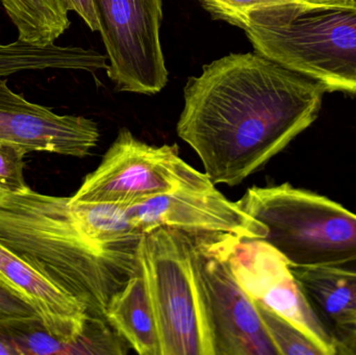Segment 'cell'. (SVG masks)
I'll return each mask as SVG.
<instances>
[{
  "label": "cell",
  "mask_w": 356,
  "mask_h": 355,
  "mask_svg": "<svg viewBox=\"0 0 356 355\" xmlns=\"http://www.w3.org/2000/svg\"><path fill=\"white\" fill-rule=\"evenodd\" d=\"M292 271L332 335L355 324V274L334 267L292 268Z\"/></svg>",
  "instance_id": "5bb4252c"
},
{
  "label": "cell",
  "mask_w": 356,
  "mask_h": 355,
  "mask_svg": "<svg viewBox=\"0 0 356 355\" xmlns=\"http://www.w3.org/2000/svg\"><path fill=\"white\" fill-rule=\"evenodd\" d=\"M27 154L21 146L0 142V189L8 193L29 189L24 179V156Z\"/></svg>",
  "instance_id": "44dd1931"
},
{
  "label": "cell",
  "mask_w": 356,
  "mask_h": 355,
  "mask_svg": "<svg viewBox=\"0 0 356 355\" xmlns=\"http://www.w3.org/2000/svg\"><path fill=\"white\" fill-rule=\"evenodd\" d=\"M254 304L278 355H322L315 344L294 325L263 304Z\"/></svg>",
  "instance_id": "e0dca14e"
},
{
  "label": "cell",
  "mask_w": 356,
  "mask_h": 355,
  "mask_svg": "<svg viewBox=\"0 0 356 355\" xmlns=\"http://www.w3.org/2000/svg\"><path fill=\"white\" fill-rule=\"evenodd\" d=\"M69 199L31 189L6 192L0 197V245L76 298L90 316L106 320L111 298L139 269L138 254L104 252L86 241Z\"/></svg>",
  "instance_id": "7a4b0ae2"
},
{
  "label": "cell",
  "mask_w": 356,
  "mask_h": 355,
  "mask_svg": "<svg viewBox=\"0 0 356 355\" xmlns=\"http://www.w3.org/2000/svg\"><path fill=\"white\" fill-rule=\"evenodd\" d=\"M67 10H73L83 19L90 29L99 31V21L96 14L93 0H63Z\"/></svg>",
  "instance_id": "7402d4cb"
},
{
  "label": "cell",
  "mask_w": 356,
  "mask_h": 355,
  "mask_svg": "<svg viewBox=\"0 0 356 355\" xmlns=\"http://www.w3.org/2000/svg\"><path fill=\"white\" fill-rule=\"evenodd\" d=\"M299 1L312 4H342V6L355 3V0H299Z\"/></svg>",
  "instance_id": "cb8c5ba5"
},
{
  "label": "cell",
  "mask_w": 356,
  "mask_h": 355,
  "mask_svg": "<svg viewBox=\"0 0 356 355\" xmlns=\"http://www.w3.org/2000/svg\"><path fill=\"white\" fill-rule=\"evenodd\" d=\"M8 344L17 354H79L74 344L67 343L44 331L10 336Z\"/></svg>",
  "instance_id": "ffe728a7"
},
{
  "label": "cell",
  "mask_w": 356,
  "mask_h": 355,
  "mask_svg": "<svg viewBox=\"0 0 356 355\" xmlns=\"http://www.w3.org/2000/svg\"><path fill=\"white\" fill-rule=\"evenodd\" d=\"M226 258L234 279L263 304L305 333L322 355H337L330 327L316 312L288 261L264 240L226 238Z\"/></svg>",
  "instance_id": "9c48e42d"
},
{
  "label": "cell",
  "mask_w": 356,
  "mask_h": 355,
  "mask_svg": "<svg viewBox=\"0 0 356 355\" xmlns=\"http://www.w3.org/2000/svg\"><path fill=\"white\" fill-rule=\"evenodd\" d=\"M73 222L81 235L104 252L137 254L144 233L134 224L124 206L104 202H73Z\"/></svg>",
  "instance_id": "9a60e30c"
},
{
  "label": "cell",
  "mask_w": 356,
  "mask_h": 355,
  "mask_svg": "<svg viewBox=\"0 0 356 355\" xmlns=\"http://www.w3.org/2000/svg\"><path fill=\"white\" fill-rule=\"evenodd\" d=\"M39 323L35 308L0 283V331L25 329Z\"/></svg>",
  "instance_id": "d6986e66"
},
{
  "label": "cell",
  "mask_w": 356,
  "mask_h": 355,
  "mask_svg": "<svg viewBox=\"0 0 356 355\" xmlns=\"http://www.w3.org/2000/svg\"><path fill=\"white\" fill-rule=\"evenodd\" d=\"M106 320L140 355H162L160 336L141 269L108 302Z\"/></svg>",
  "instance_id": "4fadbf2b"
},
{
  "label": "cell",
  "mask_w": 356,
  "mask_h": 355,
  "mask_svg": "<svg viewBox=\"0 0 356 355\" xmlns=\"http://www.w3.org/2000/svg\"><path fill=\"white\" fill-rule=\"evenodd\" d=\"M17 354L15 352L14 348L6 341H1L0 340V355H12Z\"/></svg>",
  "instance_id": "484cf974"
},
{
  "label": "cell",
  "mask_w": 356,
  "mask_h": 355,
  "mask_svg": "<svg viewBox=\"0 0 356 355\" xmlns=\"http://www.w3.org/2000/svg\"><path fill=\"white\" fill-rule=\"evenodd\" d=\"M6 193V191H4V190L0 189V197H1L2 195H4V194Z\"/></svg>",
  "instance_id": "4316f807"
},
{
  "label": "cell",
  "mask_w": 356,
  "mask_h": 355,
  "mask_svg": "<svg viewBox=\"0 0 356 355\" xmlns=\"http://www.w3.org/2000/svg\"><path fill=\"white\" fill-rule=\"evenodd\" d=\"M134 224L144 233L160 227L191 236H232L263 240L265 225L228 200L215 185L184 187L125 206Z\"/></svg>",
  "instance_id": "30bf717a"
},
{
  "label": "cell",
  "mask_w": 356,
  "mask_h": 355,
  "mask_svg": "<svg viewBox=\"0 0 356 355\" xmlns=\"http://www.w3.org/2000/svg\"><path fill=\"white\" fill-rule=\"evenodd\" d=\"M355 1L356 2V0H355Z\"/></svg>",
  "instance_id": "83f0119b"
},
{
  "label": "cell",
  "mask_w": 356,
  "mask_h": 355,
  "mask_svg": "<svg viewBox=\"0 0 356 355\" xmlns=\"http://www.w3.org/2000/svg\"><path fill=\"white\" fill-rule=\"evenodd\" d=\"M236 204L265 225L264 241L292 268L356 260V214L326 196L284 183L249 188Z\"/></svg>",
  "instance_id": "277c9868"
},
{
  "label": "cell",
  "mask_w": 356,
  "mask_h": 355,
  "mask_svg": "<svg viewBox=\"0 0 356 355\" xmlns=\"http://www.w3.org/2000/svg\"><path fill=\"white\" fill-rule=\"evenodd\" d=\"M97 124L91 119L58 115L33 104L8 88L0 79V142L42 151L85 158L99 141Z\"/></svg>",
  "instance_id": "8fae6325"
},
{
  "label": "cell",
  "mask_w": 356,
  "mask_h": 355,
  "mask_svg": "<svg viewBox=\"0 0 356 355\" xmlns=\"http://www.w3.org/2000/svg\"><path fill=\"white\" fill-rule=\"evenodd\" d=\"M138 263L156 316L162 355H213L186 233L160 227L146 233Z\"/></svg>",
  "instance_id": "5b68a950"
},
{
  "label": "cell",
  "mask_w": 356,
  "mask_h": 355,
  "mask_svg": "<svg viewBox=\"0 0 356 355\" xmlns=\"http://www.w3.org/2000/svg\"><path fill=\"white\" fill-rule=\"evenodd\" d=\"M0 283L33 306L42 327L79 354H88L86 335L96 319L76 298L60 290L33 267L0 245Z\"/></svg>",
  "instance_id": "7c38bea8"
},
{
  "label": "cell",
  "mask_w": 356,
  "mask_h": 355,
  "mask_svg": "<svg viewBox=\"0 0 356 355\" xmlns=\"http://www.w3.org/2000/svg\"><path fill=\"white\" fill-rule=\"evenodd\" d=\"M188 236L213 355H278L254 302L232 274L226 258L228 236Z\"/></svg>",
  "instance_id": "8992f818"
},
{
  "label": "cell",
  "mask_w": 356,
  "mask_h": 355,
  "mask_svg": "<svg viewBox=\"0 0 356 355\" xmlns=\"http://www.w3.org/2000/svg\"><path fill=\"white\" fill-rule=\"evenodd\" d=\"M117 89L154 95L168 71L160 40L162 0H93Z\"/></svg>",
  "instance_id": "ba28073f"
},
{
  "label": "cell",
  "mask_w": 356,
  "mask_h": 355,
  "mask_svg": "<svg viewBox=\"0 0 356 355\" xmlns=\"http://www.w3.org/2000/svg\"><path fill=\"white\" fill-rule=\"evenodd\" d=\"M0 1H1V0H0Z\"/></svg>",
  "instance_id": "f1b7e54d"
},
{
  "label": "cell",
  "mask_w": 356,
  "mask_h": 355,
  "mask_svg": "<svg viewBox=\"0 0 356 355\" xmlns=\"http://www.w3.org/2000/svg\"><path fill=\"white\" fill-rule=\"evenodd\" d=\"M338 354H356V320L353 327L334 333Z\"/></svg>",
  "instance_id": "603a6c76"
},
{
  "label": "cell",
  "mask_w": 356,
  "mask_h": 355,
  "mask_svg": "<svg viewBox=\"0 0 356 355\" xmlns=\"http://www.w3.org/2000/svg\"><path fill=\"white\" fill-rule=\"evenodd\" d=\"M203 6L216 18L226 21L234 26L244 28L249 14L276 4L299 0H200Z\"/></svg>",
  "instance_id": "ac0fdd59"
},
{
  "label": "cell",
  "mask_w": 356,
  "mask_h": 355,
  "mask_svg": "<svg viewBox=\"0 0 356 355\" xmlns=\"http://www.w3.org/2000/svg\"><path fill=\"white\" fill-rule=\"evenodd\" d=\"M177 135L213 185H240L319 115L324 88L257 53L205 65L184 87Z\"/></svg>",
  "instance_id": "6da1fadb"
},
{
  "label": "cell",
  "mask_w": 356,
  "mask_h": 355,
  "mask_svg": "<svg viewBox=\"0 0 356 355\" xmlns=\"http://www.w3.org/2000/svg\"><path fill=\"white\" fill-rule=\"evenodd\" d=\"M209 185L213 183L205 173L180 158L177 144L149 145L122 129L70 200L129 206L180 188Z\"/></svg>",
  "instance_id": "52a82bcc"
},
{
  "label": "cell",
  "mask_w": 356,
  "mask_h": 355,
  "mask_svg": "<svg viewBox=\"0 0 356 355\" xmlns=\"http://www.w3.org/2000/svg\"><path fill=\"white\" fill-rule=\"evenodd\" d=\"M108 66L106 58L92 49L74 46L33 45L25 42L0 44V79L23 71L66 69L94 72Z\"/></svg>",
  "instance_id": "2e32d148"
},
{
  "label": "cell",
  "mask_w": 356,
  "mask_h": 355,
  "mask_svg": "<svg viewBox=\"0 0 356 355\" xmlns=\"http://www.w3.org/2000/svg\"><path fill=\"white\" fill-rule=\"evenodd\" d=\"M334 268L339 269V270L344 271V272L351 273V274L356 275V260L353 262L345 263V264L339 265V266L334 267Z\"/></svg>",
  "instance_id": "d4e9b609"
},
{
  "label": "cell",
  "mask_w": 356,
  "mask_h": 355,
  "mask_svg": "<svg viewBox=\"0 0 356 355\" xmlns=\"http://www.w3.org/2000/svg\"><path fill=\"white\" fill-rule=\"evenodd\" d=\"M255 51L315 81L325 92L356 94V2H286L249 14Z\"/></svg>",
  "instance_id": "3957f363"
}]
</instances>
